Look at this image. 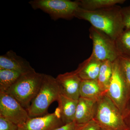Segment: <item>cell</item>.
Wrapping results in <instances>:
<instances>
[{
	"mask_svg": "<svg viewBox=\"0 0 130 130\" xmlns=\"http://www.w3.org/2000/svg\"><path fill=\"white\" fill-rule=\"evenodd\" d=\"M121 8L118 5L95 11H88L79 7L75 18L88 21L91 26L102 31L116 40L125 29L121 14Z\"/></svg>",
	"mask_w": 130,
	"mask_h": 130,
	"instance_id": "6da1fadb",
	"label": "cell"
},
{
	"mask_svg": "<svg viewBox=\"0 0 130 130\" xmlns=\"http://www.w3.org/2000/svg\"><path fill=\"white\" fill-rule=\"evenodd\" d=\"M44 75L36 71L23 74L5 93L14 98L27 109L39 92Z\"/></svg>",
	"mask_w": 130,
	"mask_h": 130,
	"instance_id": "7a4b0ae2",
	"label": "cell"
},
{
	"mask_svg": "<svg viewBox=\"0 0 130 130\" xmlns=\"http://www.w3.org/2000/svg\"><path fill=\"white\" fill-rule=\"evenodd\" d=\"M60 94L56 78L44 74L39 92L26 109L30 117H38L47 114L50 106L52 103L58 101Z\"/></svg>",
	"mask_w": 130,
	"mask_h": 130,
	"instance_id": "3957f363",
	"label": "cell"
},
{
	"mask_svg": "<svg viewBox=\"0 0 130 130\" xmlns=\"http://www.w3.org/2000/svg\"><path fill=\"white\" fill-rule=\"evenodd\" d=\"M94 119L103 130H126L122 114L106 94L97 100Z\"/></svg>",
	"mask_w": 130,
	"mask_h": 130,
	"instance_id": "277c9868",
	"label": "cell"
},
{
	"mask_svg": "<svg viewBox=\"0 0 130 130\" xmlns=\"http://www.w3.org/2000/svg\"><path fill=\"white\" fill-rule=\"evenodd\" d=\"M29 3L33 9L43 11L54 20H70L75 18L80 5L79 1L69 0H32Z\"/></svg>",
	"mask_w": 130,
	"mask_h": 130,
	"instance_id": "5b68a950",
	"label": "cell"
},
{
	"mask_svg": "<svg viewBox=\"0 0 130 130\" xmlns=\"http://www.w3.org/2000/svg\"><path fill=\"white\" fill-rule=\"evenodd\" d=\"M89 37L93 42L91 54L100 61L113 62L119 56L115 40L106 34L91 26L89 29Z\"/></svg>",
	"mask_w": 130,
	"mask_h": 130,
	"instance_id": "8992f818",
	"label": "cell"
},
{
	"mask_svg": "<svg viewBox=\"0 0 130 130\" xmlns=\"http://www.w3.org/2000/svg\"><path fill=\"white\" fill-rule=\"evenodd\" d=\"M106 94L123 114L128 100V92L118 59L113 62L112 74Z\"/></svg>",
	"mask_w": 130,
	"mask_h": 130,
	"instance_id": "52a82bcc",
	"label": "cell"
},
{
	"mask_svg": "<svg viewBox=\"0 0 130 130\" xmlns=\"http://www.w3.org/2000/svg\"><path fill=\"white\" fill-rule=\"evenodd\" d=\"M0 116L18 126L30 118L26 109L16 99L3 92H0Z\"/></svg>",
	"mask_w": 130,
	"mask_h": 130,
	"instance_id": "ba28073f",
	"label": "cell"
},
{
	"mask_svg": "<svg viewBox=\"0 0 130 130\" xmlns=\"http://www.w3.org/2000/svg\"><path fill=\"white\" fill-rule=\"evenodd\" d=\"M56 79L61 94L72 100H78L82 80L75 71L59 74Z\"/></svg>",
	"mask_w": 130,
	"mask_h": 130,
	"instance_id": "9c48e42d",
	"label": "cell"
},
{
	"mask_svg": "<svg viewBox=\"0 0 130 130\" xmlns=\"http://www.w3.org/2000/svg\"><path fill=\"white\" fill-rule=\"evenodd\" d=\"M60 116L55 112L30 118L18 130H53L64 125Z\"/></svg>",
	"mask_w": 130,
	"mask_h": 130,
	"instance_id": "30bf717a",
	"label": "cell"
},
{
	"mask_svg": "<svg viewBox=\"0 0 130 130\" xmlns=\"http://www.w3.org/2000/svg\"><path fill=\"white\" fill-rule=\"evenodd\" d=\"M0 69L12 70L22 74L35 71L29 62L12 50L0 56Z\"/></svg>",
	"mask_w": 130,
	"mask_h": 130,
	"instance_id": "8fae6325",
	"label": "cell"
},
{
	"mask_svg": "<svg viewBox=\"0 0 130 130\" xmlns=\"http://www.w3.org/2000/svg\"><path fill=\"white\" fill-rule=\"evenodd\" d=\"M97 100L80 97L78 100L74 122L84 124L94 119L97 108Z\"/></svg>",
	"mask_w": 130,
	"mask_h": 130,
	"instance_id": "7c38bea8",
	"label": "cell"
},
{
	"mask_svg": "<svg viewBox=\"0 0 130 130\" xmlns=\"http://www.w3.org/2000/svg\"><path fill=\"white\" fill-rule=\"evenodd\" d=\"M102 61L92 54L80 63L74 70L81 80H96L101 66Z\"/></svg>",
	"mask_w": 130,
	"mask_h": 130,
	"instance_id": "4fadbf2b",
	"label": "cell"
},
{
	"mask_svg": "<svg viewBox=\"0 0 130 130\" xmlns=\"http://www.w3.org/2000/svg\"><path fill=\"white\" fill-rule=\"evenodd\" d=\"M60 118L64 124L74 121L78 100H74L60 94L57 101Z\"/></svg>",
	"mask_w": 130,
	"mask_h": 130,
	"instance_id": "5bb4252c",
	"label": "cell"
},
{
	"mask_svg": "<svg viewBox=\"0 0 130 130\" xmlns=\"http://www.w3.org/2000/svg\"><path fill=\"white\" fill-rule=\"evenodd\" d=\"M105 93L101 90L96 80H82L80 97L98 100Z\"/></svg>",
	"mask_w": 130,
	"mask_h": 130,
	"instance_id": "9a60e30c",
	"label": "cell"
},
{
	"mask_svg": "<svg viewBox=\"0 0 130 130\" xmlns=\"http://www.w3.org/2000/svg\"><path fill=\"white\" fill-rule=\"evenodd\" d=\"M113 62L106 60L102 62L96 81L103 93L106 94L112 74Z\"/></svg>",
	"mask_w": 130,
	"mask_h": 130,
	"instance_id": "2e32d148",
	"label": "cell"
},
{
	"mask_svg": "<svg viewBox=\"0 0 130 130\" xmlns=\"http://www.w3.org/2000/svg\"><path fill=\"white\" fill-rule=\"evenodd\" d=\"M79 7L88 11H95L123 4L125 0H79Z\"/></svg>",
	"mask_w": 130,
	"mask_h": 130,
	"instance_id": "e0dca14e",
	"label": "cell"
},
{
	"mask_svg": "<svg viewBox=\"0 0 130 130\" xmlns=\"http://www.w3.org/2000/svg\"><path fill=\"white\" fill-rule=\"evenodd\" d=\"M22 75L12 70L0 69V92H6Z\"/></svg>",
	"mask_w": 130,
	"mask_h": 130,
	"instance_id": "ac0fdd59",
	"label": "cell"
},
{
	"mask_svg": "<svg viewBox=\"0 0 130 130\" xmlns=\"http://www.w3.org/2000/svg\"><path fill=\"white\" fill-rule=\"evenodd\" d=\"M119 56L130 57V28H125L115 40Z\"/></svg>",
	"mask_w": 130,
	"mask_h": 130,
	"instance_id": "d6986e66",
	"label": "cell"
},
{
	"mask_svg": "<svg viewBox=\"0 0 130 130\" xmlns=\"http://www.w3.org/2000/svg\"><path fill=\"white\" fill-rule=\"evenodd\" d=\"M118 59L127 86L128 98L130 95V57L119 55Z\"/></svg>",
	"mask_w": 130,
	"mask_h": 130,
	"instance_id": "ffe728a7",
	"label": "cell"
},
{
	"mask_svg": "<svg viewBox=\"0 0 130 130\" xmlns=\"http://www.w3.org/2000/svg\"><path fill=\"white\" fill-rule=\"evenodd\" d=\"M19 126L0 116V130H18Z\"/></svg>",
	"mask_w": 130,
	"mask_h": 130,
	"instance_id": "44dd1931",
	"label": "cell"
},
{
	"mask_svg": "<svg viewBox=\"0 0 130 130\" xmlns=\"http://www.w3.org/2000/svg\"><path fill=\"white\" fill-rule=\"evenodd\" d=\"M122 115L126 126V130H130V95L128 98Z\"/></svg>",
	"mask_w": 130,
	"mask_h": 130,
	"instance_id": "7402d4cb",
	"label": "cell"
},
{
	"mask_svg": "<svg viewBox=\"0 0 130 130\" xmlns=\"http://www.w3.org/2000/svg\"><path fill=\"white\" fill-rule=\"evenodd\" d=\"M101 127L94 119L84 124L78 125L76 130H101Z\"/></svg>",
	"mask_w": 130,
	"mask_h": 130,
	"instance_id": "603a6c76",
	"label": "cell"
},
{
	"mask_svg": "<svg viewBox=\"0 0 130 130\" xmlns=\"http://www.w3.org/2000/svg\"><path fill=\"white\" fill-rule=\"evenodd\" d=\"M121 14L125 28H130V5L121 8Z\"/></svg>",
	"mask_w": 130,
	"mask_h": 130,
	"instance_id": "cb8c5ba5",
	"label": "cell"
},
{
	"mask_svg": "<svg viewBox=\"0 0 130 130\" xmlns=\"http://www.w3.org/2000/svg\"><path fill=\"white\" fill-rule=\"evenodd\" d=\"M78 125H77L74 121L64 125L53 130H76Z\"/></svg>",
	"mask_w": 130,
	"mask_h": 130,
	"instance_id": "d4e9b609",
	"label": "cell"
},
{
	"mask_svg": "<svg viewBox=\"0 0 130 130\" xmlns=\"http://www.w3.org/2000/svg\"><path fill=\"white\" fill-rule=\"evenodd\" d=\"M101 130H103V129H101Z\"/></svg>",
	"mask_w": 130,
	"mask_h": 130,
	"instance_id": "484cf974",
	"label": "cell"
}]
</instances>
